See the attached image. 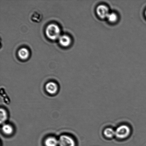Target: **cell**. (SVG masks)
Here are the masks:
<instances>
[{
	"mask_svg": "<svg viewBox=\"0 0 146 146\" xmlns=\"http://www.w3.org/2000/svg\"><path fill=\"white\" fill-rule=\"evenodd\" d=\"M118 15L116 13L114 12L110 13L107 18L109 22L112 23L116 22L118 21Z\"/></svg>",
	"mask_w": 146,
	"mask_h": 146,
	"instance_id": "cell-11",
	"label": "cell"
},
{
	"mask_svg": "<svg viewBox=\"0 0 146 146\" xmlns=\"http://www.w3.org/2000/svg\"><path fill=\"white\" fill-rule=\"evenodd\" d=\"M145 16H146V11H145Z\"/></svg>",
	"mask_w": 146,
	"mask_h": 146,
	"instance_id": "cell-14",
	"label": "cell"
},
{
	"mask_svg": "<svg viewBox=\"0 0 146 146\" xmlns=\"http://www.w3.org/2000/svg\"><path fill=\"white\" fill-rule=\"evenodd\" d=\"M60 31L59 27L56 24H51L48 26L46 30V34L50 39H56L59 38Z\"/></svg>",
	"mask_w": 146,
	"mask_h": 146,
	"instance_id": "cell-1",
	"label": "cell"
},
{
	"mask_svg": "<svg viewBox=\"0 0 146 146\" xmlns=\"http://www.w3.org/2000/svg\"><path fill=\"white\" fill-rule=\"evenodd\" d=\"M58 141L59 146H75L74 140L71 137L67 135H63L60 137Z\"/></svg>",
	"mask_w": 146,
	"mask_h": 146,
	"instance_id": "cell-3",
	"label": "cell"
},
{
	"mask_svg": "<svg viewBox=\"0 0 146 146\" xmlns=\"http://www.w3.org/2000/svg\"><path fill=\"white\" fill-rule=\"evenodd\" d=\"M3 132L7 135H11L13 132V128L9 124H4L1 128Z\"/></svg>",
	"mask_w": 146,
	"mask_h": 146,
	"instance_id": "cell-10",
	"label": "cell"
},
{
	"mask_svg": "<svg viewBox=\"0 0 146 146\" xmlns=\"http://www.w3.org/2000/svg\"><path fill=\"white\" fill-rule=\"evenodd\" d=\"M104 134L107 138H112L115 136V130L110 127L106 128L104 131Z\"/></svg>",
	"mask_w": 146,
	"mask_h": 146,
	"instance_id": "cell-9",
	"label": "cell"
},
{
	"mask_svg": "<svg viewBox=\"0 0 146 146\" xmlns=\"http://www.w3.org/2000/svg\"><path fill=\"white\" fill-rule=\"evenodd\" d=\"M96 11L98 16L101 19L107 18L110 13L108 7L104 4L98 5Z\"/></svg>",
	"mask_w": 146,
	"mask_h": 146,
	"instance_id": "cell-4",
	"label": "cell"
},
{
	"mask_svg": "<svg viewBox=\"0 0 146 146\" xmlns=\"http://www.w3.org/2000/svg\"><path fill=\"white\" fill-rule=\"evenodd\" d=\"M71 41L70 38L67 35L61 36L59 38L60 44L63 46H69L71 43Z\"/></svg>",
	"mask_w": 146,
	"mask_h": 146,
	"instance_id": "cell-6",
	"label": "cell"
},
{
	"mask_svg": "<svg viewBox=\"0 0 146 146\" xmlns=\"http://www.w3.org/2000/svg\"><path fill=\"white\" fill-rule=\"evenodd\" d=\"M45 146H58V141L54 137H49L47 138L45 141Z\"/></svg>",
	"mask_w": 146,
	"mask_h": 146,
	"instance_id": "cell-7",
	"label": "cell"
},
{
	"mask_svg": "<svg viewBox=\"0 0 146 146\" xmlns=\"http://www.w3.org/2000/svg\"><path fill=\"white\" fill-rule=\"evenodd\" d=\"M45 89L48 94H55L58 91V85L55 82H50L47 83L46 85Z\"/></svg>",
	"mask_w": 146,
	"mask_h": 146,
	"instance_id": "cell-5",
	"label": "cell"
},
{
	"mask_svg": "<svg viewBox=\"0 0 146 146\" xmlns=\"http://www.w3.org/2000/svg\"><path fill=\"white\" fill-rule=\"evenodd\" d=\"M18 54L19 56L21 59L26 60L29 56V52L27 48H23L18 51Z\"/></svg>",
	"mask_w": 146,
	"mask_h": 146,
	"instance_id": "cell-8",
	"label": "cell"
},
{
	"mask_svg": "<svg viewBox=\"0 0 146 146\" xmlns=\"http://www.w3.org/2000/svg\"><path fill=\"white\" fill-rule=\"evenodd\" d=\"M7 119V111L3 108L1 109V123H3L6 121Z\"/></svg>",
	"mask_w": 146,
	"mask_h": 146,
	"instance_id": "cell-12",
	"label": "cell"
},
{
	"mask_svg": "<svg viewBox=\"0 0 146 146\" xmlns=\"http://www.w3.org/2000/svg\"><path fill=\"white\" fill-rule=\"evenodd\" d=\"M131 133L129 127L123 124L119 126L115 130V137L118 139H125L129 136Z\"/></svg>",
	"mask_w": 146,
	"mask_h": 146,
	"instance_id": "cell-2",
	"label": "cell"
},
{
	"mask_svg": "<svg viewBox=\"0 0 146 146\" xmlns=\"http://www.w3.org/2000/svg\"><path fill=\"white\" fill-rule=\"evenodd\" d=\"M32 21H35V22H39L41 20V17L40 14L37 13H35L33 14L32 16Z\"/></svg>",
	"mask_w": 146,
	"mask_h": 146,
	"instance_id": "cell-13",
	"label": "cell"
}]
</instances>
